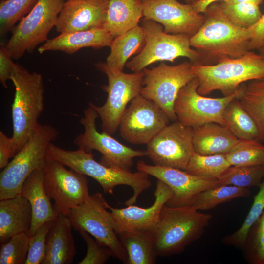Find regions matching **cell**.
I'll return each instance as SVG.
<instances>
[{
  "mask_svg": "<svg viewBox=\"0 0 264 264\" xmlns=\"http://www.w3.org/2000/svg\"><path fill=\"white\" fill-rule=\"evenodd\" d=\"M203 14V24L190 39L191 47L200 55L199 64L214 65L226 59L242 57L250 51L248 30L232 23L220 3H212Z\"/></svg>",
  "mask_w": 264,
  "mask_h": 264,
  "instance_id": "cell-1",
  "label": "cell"
},
{
  "mask_svg": "<svg viewBox=\"0 0 264 264\" xmlns=\"http://www.w3.org/2000/svg\"><path fill=\"white\" fill-rule=\"evenodd\" d=\"M45 159L58 161L77 172L93 178L105 193L113 194L118 185L130 186L133 194L125 202L126 206L135 203L141 193L152 185L148 174L138 170L132 173L106 166L94 159L92 152H87L79 148L75 151L66 150L51 142L46 150Z\"/></svg>",
  "mask_w": 264,
  "mask_h": 264,
  "instance_id": "cell-2",
  "label": "cell"
},
{
  "mask_svg": "<svg viewBox=\"0 0 264 264\" xmlns=\"http://www.w3.org/2000/svg\"><path fill=\"white\" fill-rule=\"evenodd\" d=\"M11 80L15 88L12 106L14 157L41 125L38 119L44 107V86L40 74L16 63Z\"/></svg>",
  "mask_w": 264,
  "mask_h": 264,
  "instance_id": "cell-3",
  "label": "cell"
},
{
  "mask_svg": "<svg viewBox=\"0 0 264 264\" xmlns=\"http://www.w3.org/2000/svg\"><path fill=\"white\" fill-rule=\"evenodd\" d=\"M212 216L190 206L165 205L154 230L157 256L170 257L183 252L203 235Z\"/></svg>",
  "mask_w": 264,
  "mask_h": 264,
  "instance_id": "cell-4",
  "label": "cell"
},
{
  "mask_svg": "<svg viewBox=\"0 0 264 264\" xmlns=\"http://www.w3.org/2000/svg\"><path fill=\"white\" fill-rule=\"evenodd\" d=\"M192 69L199 82V94L204 96L220 90L227 96L244 82L264 77V61L259 54L250 51L242 57L214 65L193 63Z\"/></svg>",
  "mask_w": 264,
  "mask_h": 264,
  "instance_id": "cell-5",
  "label": "cell"
},
{
  "mask_svg": "<svg viewBox=\"0 0 264 264\" xmlns=\"http://www.w3.org/2000/svg\"><path fill=\"white\" fill-rule=\"evenodd\" d=\"M59 132L49 124L40 125L0 174V200L20 195L27 178L35 170L44 168L49 144Z\"/></svg>",
  "mask_w": 264,
  "mask_h": 264,
  "instance_id": "cell-6",
  "label": "cell"
},
{
  "mask_svg": "<svg viewBox=\"0 0 264 264\" xmlns=\"http://www.w3.org/2000/svg\"><path fill=\"white\" fill-rule=\"evenodd\" d=\"M141 26L146 35V43L142 51L126 66L134 72H141L149 65L159 61L173 62L179 57H186L193 63H198L199 53L190 44V37L164 32L163 26L153 20L144 18Z\"/></svg>",
  "mask_w": 264,
  "mask_h": 264,
  "instance_id": "cell-7",
  "label": "cell"
},
{
  "mask_svg": "<svg viewBox=\"0 0 264 264\" xmlns=\"http://www.w3.org/2000/svg\"><path fill=\"white\" fill-rule=\"evenodd\" d=\"M95 66L107 77L108 85L103 86L102 88L108 96L102 106H98L91 102L88 105L96 110L101 118L102 132L111 135L118 130L128 103L140 94L144 74L143 71L133 73L114 72L105 62L98 63Z\"/></svg>",
  "mask_w": 264,
  "mask_h": 264,
  "instance_id": "cell-8",
  "label": "cell"
},
{
  "mask_svg": "<svg viewBox=\"0 0 264 264\" xmlns=\"http://www.w3.org/2000/svg\"><path fill=\"white\" fill-rule=\"evenodd\" d=\"M64 0H38L29 13L23 17L12 31L5 47L13 59L21 58L25 52L32 53L44 43L56 26Z\"/></svg>",
  "mask_w": 264,
  "mask_h": 264,
  "instance_id": "cell-9",
  "label": "cell"
},
{
  "mask_svg": "<svg viewBox=\"0 0 264 264\" xmlns=\"http://www.w3.org/2000/svg\"><path fill=\"white\" fill-rule=\"evenodd\" d=\"M107 204L102 194L97 192L89 195L67 216L75 230L88 232L109 247L113 257L127 264V253L115 230L111 212L107 210Z\"/></svg>",
  "mask_w": 264,
  "mask_h": 264,
  "instance_id": "cell-10",
  "label": "cell"
},
{
  "mask_svg": "<svg viewBox=\"0 0 264 264\" xmlns=\"http://www.w3.org/2000/svg\"><path fill=\"white\" fill-rule=\"evenodd\" d=\"M140 94L156 103L171 121H177L174 105L180 89L196 77L192 63L185 61L175 66L164 62L150 69L144 68Z\"/></svg>",
  "mask_w": 264,
  "mask_h": 264,
  "instance_id": "cell-11",
  "label": "cell"
},
{
  "mask_svg": "<svg viewBox=\"0 0 264 264\" xmlns=\"http://www.w3.org/2000/svg\"><path fill=\"white\" fill-rule=\"evenodd\" d=\"M245 84L235 92L220 98H209L198 93L199 82L196 77L179 90L174 110L177 120L182 125L195 127L215 122L225 126L223 112L228 105L242 93Z\"/></svg>",
  "mask_w": 264,
  "mask_h": 264,
  "instance_id": "cell-12",
  "label": "cell"
},
{
  "mask_svg": "<svg viewBox=\"0 0 264 264\" xmlns=\"http://www.w3.org/2000/svg\"><path fill=\"white\" fill-rule=\"evenodd\" d=\"M99 115L88 105L84 110V117L80 120L84 127L83 133L76 136L74 143L87 152L95 150L102 154L100 163L104 165L130 171L133 164V158L147 156L146 151L135 150L127 147L111 135L99 132L96 127Z\"/></svg>",
  "mask_w": 264,
  "mask_h": 264,
  "instance_id": "cell-13",
  "label": "cell"
},
{
  "mask_svg": "<svg viewBox=\"0 0 264 264\" xmlns=\"http://www.w3.org/2000/svg\"><path fill=\"white\" fill-rule=\"evenodd\" d=\"M44 184L57 214L66 216L70 211L82 204L89 195L85 175L67 170L65 166L53 160H46L44 168Z\"/></svg>",
  "mask_w": 264,
  "mask_h": 264,
  "instance_id": "cell-14",
  "label": "cell"
},
{
  "mask_svg": "<svg viewBox=\"0 0 264 264\" xmlns=\"http://www.w3.org/2000/svg\"><path fill=\"white\" fill-rule=\"evenodd\" d=\"M170 121L156 103L139 94L126 108L118 130L125 141L134 145L147 144Z\"/></svg>",
  "mask_w": 264,
  "mask_h": 264,
  "instance_id": "cell-15",
  "label": "cell"
},
{
  "mask_svg": "<svg viewBox=\"0 0 264 264\" xmlns=\"http://www.w3.org/2000/svg\"><path fill=\"white\" fill-rule=\"evenodd\" d=\"M146 152L154 165L186 170L195 152L192 128L177 120L169 124L147 144Z\"/></svg>",
  "mask_w": 264,
  "mask_h": 264,
  "instance_id": "cell-16",
  "label": "cell"
},
{
  "mask_svg": "<svg viewBox=\"0 0 264 264\" xmlns=\"http://www.w3.org/2000/svg\"><path fill=\"white\" fill-rule=\"evenodd\" d=\"M141 0L144 18L160 23L167 33L191 37L204 23V14L197 13L192 3L182 4L177 0Z\"/></svg>",
  "mask_w": 264,
  "mask_h": 264,
  "instance_id": "cell-17",
  "label": "cell"
},
{
  "mask_svg": "<svg viewBox=\"0 0 264 264\" xmlns=\"http://www.w3.org/2000/svg\"><path fill=\"white\" fill-rule=\"evenodd\" d=\"M136 166L137 170L156 177L172 189L174 195L166 204L169 207L189 206L198 193L221 185L218 180L194 176L179 169L151 165L143 161H138Z\"/></svg>",
  "mask_w": 264,
  "mask_h": 264,
  "instance_id": "cell-18",
  "label": "cell"
},
{
  "mask_svg": "<svg viewBox=\"0 0 264 264\" xmlns=\"http://www.w3.org/2000/svg\"><path fill=\"white\" fill-rule=\"evenodd\" d=\"M173 195L172 189L158 179L154 193L155 200L149 207L131 205L126 208H115L108 203L107 208L110 210L117 234L123 231H154L161 210Z\"/></svg>",
  "mask_w": 264,
  "mask_h": 264,
  "instance_id": "cell-19",
  "label": "cell"
},
{
  "mask_svg": "<svg viewBox=\"0 0 264 264\" xmlns=\"http://www.w3.org/2000/svg\"><path fill=\"white\" fill-rule=\"evenodd\" d=\"M109 0H68L64 2L55 26L60 34L103 27Z\"/></svg>",
  "mask_w": 264,
  "mask_h": 264,
  "instance_id": "cell-20",
  "label": "cell"
},
{
  "mask_svg": "<svg viewBox=\"0 0 264 264\" xmlns=\"http://www.w3.org/2000/svg\"><path fill=\"white\" fill-rule=\"evenodd\" d=\"M114 38L103 27L89 30L61 33L50 39L38 48L39 53L48 51H61L73 54L84 47L98 49L110 46Z\"/></svg>",
  "mask_w": 264,
  "mask_h": 264,
  "instance_id": "cell-21",
  "label": "cell"
},
{
  "mask_svg": "<svg viewBox=\"0 0 264 264\" xmlns=\"http://www.w3.org/2000/svg\"><path fill=\"white\" fill-rule=\"evenodd\" d=\"M68 217L59 214L46 237V252L42 264H70L76 250Z\"/></svg>",
  "mask_w": 264,
  "mask_h": 264,
  "instance_id": "cell-22",
  "label": "cell"
},
{
  "mask_svg": "<svg viewBox=\"0 0 264 264\" xmlns=\"http://www.w3.org/2000/svg\"><path fill=\"white\" fill-rule=\"evenodd\" d=\"M44 177V168L34 171L24 181L20 194L29 201L31 206L32 220L30 237L41 225L55 220L58 215L45 190Z\"/></svg>",
  "mask_w": 264,
  "mask_h": 264,
  "instance_id": "cell-23",
  "label": "cell"
},
{
  "mask_svg": "<svg viewBox=\"0 0 264 264\" xmlns=\"http://www.w3.org/2000/svg\"><path fill=\"white\" fill-rule=\"evenodd\" d=\"M32 220L29 201L21 195L0 200V242L2 244L21 233L29 234Z\"/></svg>",
  "mask_w": 264,
  "mask_h": 264,
  "instance_id": "cell-24",
  "label": "cell"
},
{
  "mask_svg": "<svg viewBox=\"0 0 264 264\" xmlns=\"http://www.w3.org/2000/svg\"><path fill=\"white\" fill-rule=\"evenodd\" d=\"M192 129L195 152L201 155L226 154L239 140L226 127L215 122Z\"/></svg>",
  "mask_w": 264,
  "mask_h": 264,
  "instance_id": "cell-25",
  "label": "cell"
},
{
  "mask_svg": "<svg viewBox=\"0 0 264 264\" xmlns=\"http://www.w3.org/2000/svg\"><path fill=\"white\" fill-rule=\"evenodd\" d=\"M143 16L141 0H109L103 27L115 38L138 26Z\"/></svg>",
  "mask_w": 264,
  "mask_h": 264,
  "instance_id": "cell-26",
  "label": "cell"
},
{
  "mask_svg": "<svg viewBox=\"0 0 264 264\" xmlns=\"http://www.w3.org/2000/svg\"><path fill=\"white\" fill-rule=\"evenodd\" d=\"M146 43V35L142 26L121 34L113 40L110 52L105 62L107 66L114 72H122L128 60L133 55L138 54Z\"/></svg>",
  "mask_w": 264,
  "mask_h": 264,
  "instance_id": "cell-27",
  "label": "cell"
},
{
  "mask_svg": "<svg viewBox=\"0 0 264 264\" xmlns=\"http://www.w3.org/2000/svg\"><path fill=\"white\" fill-rule=\"evenodd\" d=\"M117 235L127 253V264L156 263L154 231H123Z\"/></svg>",
  "mask_w": 264,
  "mask_h": 264,
  "instance_id": "cell-28",
  "label": "cell"
},
{
  "mask_svg": "<svg viewBox=\"0 0 264 264\" xmlns=\"http://www.w3.org/2000/svg\"><path fill=\"white\" fill-rule=\"evenodd\" d=\"M237 99L254 121L258 140L264 141V77L245 84L242 93Z\"/></svg>",
  "mask_w": 264,
  "mask_h": 264,
  "instance_id": "cell-29",
  "label": "cell"
},
{
  "mask_svg": "<svg viewBox=\"0 0 264 264\" xmlns=\"http://www.w3.org/2000/svg\"><path fill=\"white\" fill-rule=\"evenodd\" d=\"M223 118L225 126L240 140L257 139V126L249 113L238 100L234 99L226 106Z\"/></svg>",
  "mask_w": 264,
  "mask_h": 264,
  "instance_id": "cell-30",
  "label": "cell"
},
{
  "mask_svg": "<svg viewBox=\"0 0 264 264\" xmlns=\"http://www.w3.org/2000/svg\"><path fill=\"white\" fill-rule=\"evenodd\" d=\"M250 195L248 188L221 185L198 193L193 198L189 206L197 210H209L235 198L246 197Z\"/></svg>",
  "mask_w": 264,
  "mask_h": 264,
  "instance_id": "cell-31",
  "label": "cell"
},
{
  "mask_svg": "<svg viewBox=\"0 0 264 264\" xmlns=\"http://www.w3.org/2000/svg\"><path fill=\"white\" fill-rule=\"evenodd\" d=\"M230 166L226 154L204 155L195 152L185 171L194 176L218 180Z\"/></svg>",
  "mask_w": 264,
  "mask_h": 264,
  "instance_id": "cell-32",
  "label": "cell"
},
{
  "mask_svg": "<svg viewBox=\"0 0 264 264\" xmlns=\"http://www.w3.org/2000/svg\"><path fill=\"white\" fill-rule=\"evenodd\" d=\"M226 156L231 166L264 164V145L257 139H239Z\"/></svg>",
  "mask_w": 264,
  "mask_h": 264,
  "instance_id": "cell-33",
  "label": "cell"
},
{
  "mask_svg": "<svg viewBox=\"0 0 264 264\" xmlns=\"http://www.w3.org/2000/svg\"><path fill=\"white\" fill-rule=\"evenodd\" d=\"M264 178V164L249 166H231L218 178L221 185L248 188L260 185Z\"/></svg>",
  "mask_w": 264,
  "mask_h": 264,
  "instance_id": "cell-34",
  "label": "cell"
},
{
  "mask_svg": "<svg viewBox=\"0 0 264 264\" xmlns=\"http://www.w3.org/2000/svg\"><path fill=\"white\" fill-rule=\"evenodd\" d=\"M259 187V191L254 198L252 206L243 224L238 230L222 238L223 244L237 248H243L249 230L264 212V178Z\"/></svg>",
  "mask_w": 264,
  "mask_h": 264,
  "instance_id": "cell-35",
  "label": "cell"
},
{
  "mask_svg": "<svg viewBox=\"0 0 264 264\" xmlns=\"http://www.w3.org/2000/svg\"><path fill=\"white\" fill-rule=\"evenodd\" d=\"M38 0H2L0 2V35L13 30L16 23L33 8Z\"/></svg>",
  "mask_w": 264,
  "mask_h": 264,
  "instance_id": "cell-36",
  "label": "cell"
},
{
  "mask_svg": "<svg viewBox=\"0 0 264 264\" xmlns=\"http://www.w3.org/2000/svg\"><path fill=\"white\" fill-rule=\"evenodd\" d=\"M220 6L226 17L234 25L248 28L262 16L259 5L249 3H229L220 1Z\"/></svg>",
  "mask_w": 264,
  "mask_h": 264,
  "instance_id": "cell-37",
  "label": "cell"
},
{
  "mask_svg": "<svg viewBox=\"0 0 264 264\" xmlns=\"http://www.w3.org/2000/svg\"><path fill=\"white\" fill-rule=\"evenodd\" d=\"M242 249L247 263L264 264V211L249 230Z\"/></svg>",
  "mask_w": 264,
  "mask_h": 264,
  "instance_id": "cell-38",
  "label": "cell"
},
{
  "mask_svg": "<svg viewBox=\"0 0 264 264\" xmlns=\"http://www.w3.org/2000/svg\"><path fill=\"white\" fill-rule=\"evenodd\" d=\"M29 240V235L24 232L14 235L2 243L0 264H25Z\"/></svg>",
  "mask_w": 264,
  "mask_h": 264,
  "instance_id": "cell-39",
  "label": "cell"
},
{
  "mask_svg": "<svg viewBox=\"0 0 264 264\" xmlns=\"http://www.w3.org/2000/svg\"><path fill=\"white\" fill-rule=\"evenodd\" d=\"M54 220L43 224L30 237L25 264H42L45 256L47 235Z\"/></svg>",
  "mask_w": 264,
  "mask_h": 264,
  "instance_id": "cell-40",
  "label": "cell"
},
{
  "mask_svg": "<svg viewBox=\"0 0 264 264\" xmlns=\"http://www.w3.org/2000/svg\"><path fill=\"white\" fill-rule=\"evenodd\" d=\"M79 232L86 242L87 251L86 256L78 264H104L113 256L112 251L107 246L86 231Z\"/></svg>",
  "mask_w": 264,
  "mask_h": 264,
  "instance_id": "cell-41",
  "label": "cell"
},
{
  "mask_svg": "<svg viewBox=\"0 0 264 264\" xmlns=\"http://www.w3.org/2000/svg\"><path fill=\"white\" fill-rule=\"evenodd\" d=\"M6 50L5 44L2 43L0 46V81L2 85L8 88L7 82L11 79L15 63Z\"/></svg>",
  "mask_w": 264,
  "mask_h": 264,
  "instance_id": "cell-42",
  "label": "cell"
},
{
  "mask_svg": "<svg viewBox=\"0 0 264 264\" xmlns=\"http://www.w3.org/2000/svg\"><path fill=\"white\" fill-rule=\"evenodd\" d=\"M247 29L250 34L249 51L259 50L264 46V14Z\"/></svg>",
  "mask_w": 264,
  "mask_h": 264,
  "instance_id": "cell-43",
  "label": "cell"
},
{
  "mask_svg": "<svg viewBox=\"0 0 264 264\" xmlns=\"http://www.w3.org/2000/svg\"><path fill=\"white\" fill-rule=\"evenodd\" d=\"M11 137H8L2 131H0V169H4L9 163L10 158L13 157L12 151Z\"/></svg>",
  "mask_w": 264,
  "mask_h": 264,
  "instance_id": "cell-44",
  "label": "cell"
},
{
  "mask_svg": "<svg viewBox=\"0 0 264 264\" xmlns=\"http://www.w3.org/2000/svg\"><path fill=\"white\" fill-rule=\"evenodd\" d=\"M224 0H199L192 3L195 11L198 13L203 14L207 8L212 3Z\"/></svg>",
  "mask_w": 264,
  "mask_h": 264,
  "instance_id": "cell-45",
  "label": "cell"
},
{
  "mask_svg": "<svg viewBox=\"0 0 264 264\" xmlns=\"http://www.w3.org/2000/svg\"><path fill=\"white\" fill-rule=\"evenodd\" d=\"M223 1L229 3H249L260 5L263 0H224Z\"/></svg>",
  "mask_w": 264,
  "mask_h": 264,
  "instance_id": "cell-46",
  "label": "cell"
},
{
  "mask_svg": "<svg viewBox=\"0 0 264 264\" xmlns=\"http://www.w3.org/2000/svg\"><path fill=\"white\" fill-rule=\"evenodd\" d=\"M259 51V54L264 61V46L258 50Z\"/></svg>",
  "mask_w": 264,
  "mask_h": 264,
  "instance_id": "cell-47",
  "label": "cell"
},
{
  "mask_svg": "<svg viewBox=\"0 0 264 264\" xmlns=\"http://www.w3.org/2000/svg\"><path fill=\"white\" fill-rule=\"evenodd\" d=\"M186 0L192 1V2H193L197 1H198L199 0Z\"/></svg>",
  "mask_w": 264,
  "mask_h": 264,
  "instance_id": "cell-48",
  "label": "cell"
}]
</instances>
